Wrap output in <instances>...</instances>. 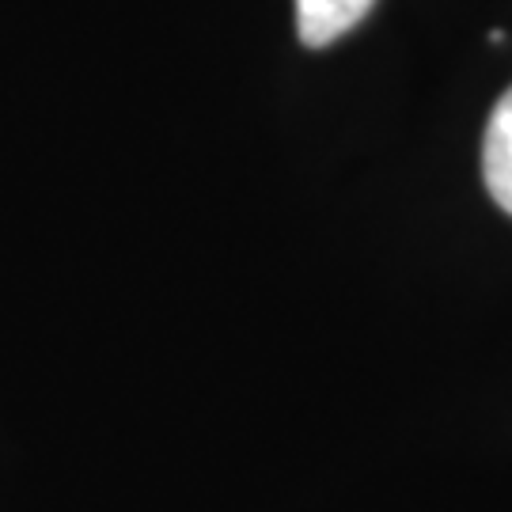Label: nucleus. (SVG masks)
<instances>
[{"label": "nucleus", "instance_id": "f257e3e1", "mask_svg": "<svg viewBox=\"0 0 512 512\" xmlns=\"http://www.w3.org/2000/svg\"><path fill=\"white\" fill-rule=\"evenodd\" d=\"M482 175L486 190L505 213H512V88L497 99L482 141Z\"/></svg>", "mask_w": 512, "mask_h": 512}, {"label": "nucleus", "instance_id": "f03ea898", "mask_svg": "<svg viewBox=\"0 0 512 512\" xmlns=\"http://www.w3.org/2000/svg\"><path fill=\"white\" fill-rule=\"evenodd\" d=\"M376 0H296V27L304 46H327L353 31Z\"/></svg>", "mask_w": 512, "mask_h": 512}]
</instances>
